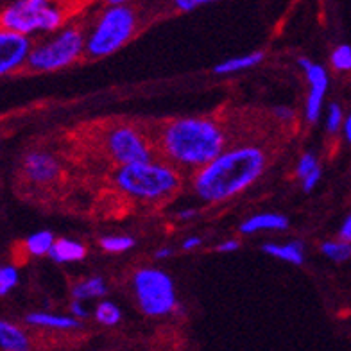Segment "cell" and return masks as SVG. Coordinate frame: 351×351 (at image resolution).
<instances>
[{"label":"cell","mask_w":351,"mask_h":351,"mask_svg":"<svg viewBox=\"0 0 351 351\" xmlns=\"http://www.w3.org/2000/svg\"><path fill=\"white\" fill-rule=\"evenodd\" d=\"M267 156L256 145L224 151L195 174L194 190L204 203H222L235 197L262 176Z\"/></svg>","instance_id":"1"},{"label":"cell","mask_w":351,"mask_h":351,"mask_svg":"<svg viewBox=\"0 0 351 351\" xmlns=\"http://www.w3.org/2000/svg\"><path fill=\"white\" fill-rule=\"evenodd\" d=\"M226 133L210 119H178L165 125L162 149L172 162L199 171L224 153Z\"/></svg>","instance_id":"2"},{"label":"cell","mask_w":351,"mask_h":351,"mask_svg":"<svg viewBox=\"0 0 351 351\" xmlns=\"http://www.w3.org/2000/svg\"><path fill=\"white\" fill-rule=\"evenodd\" d=\"M180 174L165 163H136L121 167L115 183L121 192L142 201H156L171 195L180 186Z\"/></svg>","instance_id":"3"},{"label":"cell","mask_w":351,"mask_h":351,"mask_svg":"<svg viewBox=\"0 0 351 351\" xmlns=\"http://www.w3.org/2000/svg\"><path fill=\"white\" fill-rule=\"evenodd\" d=\"M111 4L113 5L99 16L86 38V52L92 58H104L122 49L136 29V14L131 8L122 2Z\"/></svg>","instance_id":"4"},{"label":"cell","mask_w":351,"mask_h":351,"mask_svg":"<svg viewBox=\"0 0 351 351\" xmlns=\"http://www.w3.org/2000/svg\"><path fill=\"white\" fill-rule=\"evenodd\" d=\"M0 23L4 31L29 38L33 33H52L60 29L63 14L45 0H16L2 11Z\"/></svg>","instance_id":"5"},{"label":"cell","mask_w":351,"mask_h":351,"mask_svg":"<svg viewBox=\"0 0 351 351\" xmlns=\"http://www.w3.org/2000/svg\"><path fill=\"white\" fill-rule=\"evenodd\" d=\"M134 300L149 317H163L178 306L172 278L160 269L143 267L133 274Z\"/></svg>","instance_id":"6"},{"label":"cell","mask_w":351,"mask_h":351,"mask_svg":"<svg viewBox=\"0 0 351 351\" xmlns=\"http://www.w3.org/2000/svg\"><path fill=\"white\" fill-rule=\"evenodd\" d=\"M83 51H86L83 33L75 27L63 29L54 38L34 47L27 65L36 72H52L74 63Z\"/></svg>","instance_id":"7"},{"label":"cell","mask_w":351,"mask_h":351,"mask_svg":"<svg viewBox=\"0 0 351 351\" xmlns=\"http://www.w3.org/2000/svg\"><path fill=\"white\" fill-rule=\"evenodd\" d=\"M108 153L121 167L136 165V163L151 162L153 153L145 138L134 128L119 125L108 133Z\"/></svg>","instance_id":"8"},{"label":"cell","mask_w":351,"mask_h":351,"mask_svg":"<svg viewBox=\"0 0 351 351\" xmlns=\"http://www.w3.org/2000/svg\"><path fill=\"white\" fill-rule=\"evenodd\" d=\"M298 65L303 69L310 84L308 97L305 102V117L310 124H315L321 117L324 95L328 92V72L323 65H317L314 61H310L308 58H300Z\"/></svg>","instance_id":"9"},{"label":"cell","mask_w":351,"mask_h":351,"mask_svg":"<svg viewBox=\"0 0 351 351\" xmlns=\"http://www.w3.org/2000/svg\"><path fill=\"white\" fill-rule=\"evenodd\" d=\"M31 40L23 34L4 31L0 33V74L8 75L25 65L31 58Z\"/></svg>","instance_id":"10"},{"label":"cell","mask_w":351,"mask_h":351,"mask_svg":"<svg viewBox=\"0 0 351 351\" xmlns=\"http://www.w3.org/2000/svg\"><path fill=\"white\" fill-rule=\"evenodd\" d=\"M23 172L34 183H49L60 174V163L47 153H29L23 160Z\"/></svg>","instance_id":"11"},{"label":"cell","mask_w":351,"mask_h":351,"mask_svg":"<svg viewBox=\"0 0 351 351\" xmlns=\"http://www.w3.org/2000/svg\"><path fill=\"white\" fill-rule=\"evenodd\" d=\"M287 228H289V219L282 213H258L242 222L241 233L253 235L256 231H285Z\"/></svg>","instance_id":"12"},{"label":"cell","mask_w":351,"mask_h":351,"mask_svg":"<svg viewBox=\"0 0 351 351\" xmlns=\"http://www.w3.org/2000/svg\"><path fill=\"white\" fill-rule=\"evenodd\" d=\"M0 350L2 351H31L27 333L11 321H0Z\"/></svg>","instance_id":"13"},{"label":"cell","mask_w":351,"mask_h":351,"mask_svg":"<svg viewBox=\"0 0 351 351\" xmlns=\"http://www.w3.org/2000/svg\"><path fill=\"white\" fill-rule=\"evenodd\" d=\"M25 321L33 326L52 330H75L81 326V321H77L72 315L47 314V312H31V314L25 315Z\"/></svg>","instance_id":"14"},{"label":"cell","mask_w":351,"mask_h":351,"mask_svg":"<svg viewBox=\"0 0 351 351\" xmlns=\"http://www.w3.org/2000/svg\"><path fill=\"white\" fill-rule=\"evenodd\" d=\"M49 256L58 263L79 262L86 256V247L81 242L70 241V239H58L52 245Z\"/></svg>","instance_id":"15"},{"label":"cell","mask_w":351,"mask_h":351,"mask_svg":"<svg viewBox=\"0 0 351 351\" xmlns=\"http://www.w3.org/2000/svg\"><path fill=\"white\" fill-rule=\"evenodd\" d=\"M263 253L271 254L274 258H280L283 262L294 263V265H301L305 262V251H303V244L298 241L287 242V244H263Z\"/></svg>","instance_id":"16"},{"label":"cell","mask_w":351,"mask_h":351,"mask_svg":"<svg viewBox=\"0 0 351 351\" xmlns=\"http://www.w3.org/2000/svg\"><path fill=\"white\" fill-rule=\"evenodd\" d=\"M263 58H265V54L260 51L251 52V54H245V56H239V58H230V60L222 61V63L213 66V74L228 75V74H235V72H241V70L253 69V66H256L258 63H262Z\"/></svg>","instance_id":"17"},{"label":"cell","mask_w":351,"mask_h":351,"mask_svg":"<svg viewBox=\"0 0 351 351\" xmlns=\"http://www.w3.org/2000/svg\"><path fill=\"white\" fill-rule=\"evenodd\" d=\"M106 292V282H104L101 276H93L88 278V280H83V282H79L77 285H74V289H72V296H74L75 301H88L93 300V298H102Z\"/></svg>","instance_id":"18"},{"label":"cell","mask_w":351,"mask_h":351,"mask_svg":"<svg viewBox=\"0 0 351 351\" xmlns=\"http://www.w3.org/2000/svg\"><path fill=\"white\" fill-rule=\"evenodd\" d=\"M54 235H52L51 231L42 230L36 231L33 235L27 237V241H25V247L31 254L34 256H43V254H49L52 250V245H54Z\"/></svg>","instance_id":"19"},{"label":"cell","mask_w":351,"mask_h":351,"mask_svg":"<svg viewBox=\"0 0 351 351\" xmlns=\"http://www.w3.org/2000/svg\"><path fill=\"white\" fill-rule=\"evenodd\" d=\"M93 317L102 326H115V324L121 323L122 312L113 301L104 300L101 303H97V306L93 310Z\"/></svg>","instance_id":"20"},{"label":"cell","mask_w":351,"mask_h":351,"mask_svg":"<svg viewBox=\"0 0 351 351\" xmlns=\"http://www.w3.org/2000/svg\"><path fill=\"white\" fill-rule=\"evenodd\" d=\"M321 253L333 262H348L351 258V244L341 241V239L326 241L321 244Z\"/></svg>","instance_id":"21"},{"label":"cell","mask_w":351,"mask_h":351,"mask_svg":"<svg viewBox=\"0 0 351 351\" xmlns=\"http://www.w3.org/2000/svg\"><path fill=\"white\" fill-rule=\"evenodd\" d=\"M99 244L106 253H125L134 245V239L130 235H108L102 237Z\"/></svg>","instance_id":"22"},{"label":"cell","mask_w":351,"mask_h":351,"mask_svg":"<svg viewBox=\"0 0 351 351\" xmlns=\"http://www.w3.org/2000/svg\"><path fill=\"white\" fill-rule=\"evenodd\" d=\"M330 63L337 72H351V47L339 45L330 56Z\"/></svg>","instance_id":"23"},{"label":"cell","mask_w":351,"mask_h":351,"mask_svg":"<svg viewBox=\"0 0 351 351\" xmlns=\"http://www.w3.org/2000/svg\"><path fill=\"white\" fill-rule=\"evenodd\" d=\"M19 285V271L14 265L0 267V296H5Z\"/></svg>","instance_id":"24"},{"label":"cell","mask_w":351,"mask_h":351,"mask_svg":"<svg viewBox=\"0 0 351 351\" xmlns=\"http://www.w3.org/2000/svg\"><path fill=\"white\" fill-rule=\"evenodd\" d=\"M344 121H346V117L342 113V108L335 102L330 104L328 115H326V130H328V133H337L344 125Z\"/></svg>","instance_id":"25"},{"label":"cell","mask_w":351,"mask_h":351,"mask_svg":"<svg viewBox=\"0 0 351 351\" xmlns=\"http://www.w3.org/2000/svg\"><path fill=\"white\" fill-rule=\"evenodd\" d=\"M317 169H319V162H317V158H315V154L305 153L300 158V162H298L296 174L300 176V180L303 181L306 176H310L314 171H317Z\"/></svg>","instance_id":"26"},{"label":"cell","mask_w":351,"mask_h":351,"mask_svg":"<svg viewBox=\"0 0 351 351\" xmlns=\"http://www.w3.org/2000/svg\"><path fill=\"white\" fill-rule=\"evenodd\" d=\"M321 176H323V169L319 167L317 171H314L310 176H306L305 180L301 181V186H303V190H305V192H312V190L317 186L319 181H321Z\"/></svg>","instance_id":"27"},{"label":"cell","mask_w":351,"mask_h":351,"mask_svg":"<svg viewBox=\"0 0 351 351\" xmlns=\"http://www.w3.org/2000/svg\"><path fill=\"white\" fill-rule=\"evenodd\" d=\"M208 2L206 0H176V8L180 11H194L201 5H206Z\"/></svg>","instance_id":"28"},{"label":"cell","mask_w":351,"mask_h":351,"mask_svg":"<svg viewBox=\"0 0 351 351\" xmlns=\"http://www.w3.org/2000/svg\"><path fill=\"white\" fill-rule=\"evenodd\" d=\"M70 312H72V317H75L77 321L86 319L88 315H90L88 308L83 305V301H75V300L72 301V305H70Z\"/></svg>","instance_id":"29"},{"label":"cell","mask_w":351,"mask_h":351,"mask_svg":"<svg viewBox=\"0 0 351 351\" xmlns=\"http://www.w3.org/2000/svg\"><path fill=\"white\" fill-rule=\"evenodd\" d=\"M339 239L351 244V213L342 221L341 228H339Z\"/></svg>","instance_id":"30"},{"label":"cell","mask_w":351,"mask_h":351,"mask_svg":"<svg viewBox=\"0 0 351 351\" xmlns=\"http://www.w3.org/2000/svg\"><path fill=\"white\" fill-rule=\"evenodd\" d=\"M241 247V242L237 241V239H230V241H224L217 245L219 253H233Z\"/></svg>","instance_id":"31"},{"label":"cell","mask_w":351,"mask_h":351,"mask_svg":"<svg viewBox=\"0 0 351 351\" xmlns=\"http://www.w3.org/2000/svg\"><path fill=\"white\" fill-rule=\"evenodd\" d=\"M201 244H203L201 237H189V239H185V241H183L181 247H183V251H192V250H197Z\"/></svg>","instance_id":"32"},{"label":"cell","mask_w":351,"mask_h":351,"mask_svg":"<svg viewBox=\"0 0 351 351\" xmlns=\"http://www.w3.org/2000/svg\"><path fill=\"white\" fill-rule=\"evenodd\" d=\"M274 113H276V117L280 121H292V117H294V111L287 106H278L276 110H274Z\"/></svg>","instance_id":"33"},{"label":"cell","mask_w":351,"mask_h":351,"mask_svg":"<svg viewBox=\"0 0 351 351\" xmlns=\"http://www.w3.org/2000/svg\"><path fill=\"white\" fill-rule=\"evenodd\" d=\"M195 215H197V210L194 208H185L181 210V212H178V219H180V221H190V219H194Z\"/></svg>","instance_id":"34"},{"label":"cell","mask_w":351,"mask_h":351,"mask_svg":"<svg viewBox=\"0 0 351 351\" xmlns=\"http://www.w3.org/2000/svg\"><path fill=\"white\" fill-rule=\"evenodd\" d=\"M342 130H344V138H346V142L351 143V113L346 117V121H344Z\"/></svg>","instance_id":"35"},{"label":"cell","mask_w":351,"mask_h":351,"mask_svg":"<svg viewBox=\"0 0 351 351\" xmlns=\"http://www.w3.org/2000/svg\"><path fill=\"white\" fill-rule=\"evenodd\" d=\"M171 254H172L171 247H160V250H158L156 253H154V258H156V260H165V258H169Z\"/></svg>","instance_id":"36"}]
</instances>
